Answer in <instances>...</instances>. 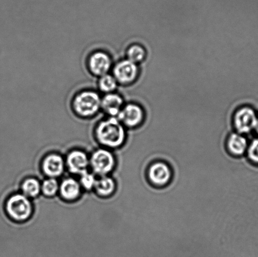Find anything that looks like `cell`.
Instances as JSON below:
<instances>
[{
    "instance_id": "ffe728a7",
    "label": "cell",
    "mask_w": 258,
    "mask_h": 257,
    "mask_svg": "<svg viewBox=\"0 0 258 257\" xmlns=\"http://www.w3.org/2000/svg\"><path fill=\"white\" fill-rule=\"evenodd\" d=\"M246 155L250 162L258 165V138H254L249 143Z\"/></svg>"
},
{
    "instance_id": "e0dca14e",
    "label": "cell",
    "mask_w": 258,
    "mask_h": 257,
    "mask_svg": "<svg viewBox=\"0 0 258 257\" xmlns=\"http://www.w3.org/2000/svg\"><path fill=\"white\" fill-rule=\"evenodd\" d=\"M118 83L113 75L107 74L100 77L98 80V88L101 92L108 94V93H114L117 89Z\"/></svg>"
},
{
    "instance_id": "9c48e42d",
    "label": "cell",
    "mask_w": 258,
    "mask_h": 257,
    "mask_svg": "<svg viewBox=\"0 0 258 257\" xmlns=\"http://www.w3.org/2000/svg\"><path fill=\"white\" fill-rule=\"evenodd\" d=\"M117 118L124 127L135 128L143 122L144 110L138 105L129 103L123 106Z\"/></svg>"
},
{
    "instance_id": "5bb4252c",
    "label": "cell",
    "mask_w": 258,
    "mask_h": 257,
    "mask_svg": "<svg viewBox=\"0 0 258 257\" xmlns=\"http://www.w3.org/2000/svg\"><path fill=\"white\" fill-rule=\"evenodd\" d=\"M60 195L64 200H75L81 193V185L73 178L66 179L59 186Z\"/></svg>"
},
{
    "instance_id": "4fadbf2b",
    "label": "cell",
    "mask_w": 258,
    "mask_h": 257,
    "mask_svg": "<svg viewBox=\"0 0 258 257\" xmlns=\"http://www.w3.org/2000/svg\"><path fill=\"white\" fill-rule=\"evenodd\" d=\"M65 163L61 156L50 154L44 158L42 169L45 175L54 178L62 175L64 170Z\"/></svg>"
},
{
    "instance_id": "6da1fadb",
    "label": "cell",
    "mask_w": 258,
    "mask_h": 257,
    "mask_svg": "<svg viewBox=\"0 0 258 257\" xmlns=\"http://www.w3.org/2000/svg\"><path fill=\"white\" fill-rule=\"evenodd\" d=\"M95 135L101 144L111 148L120 147L126 139L124 126L116 117L101 121L96 127Z\"/></svg>"
},
{
    "instance_id": "8992f818",
    "label": "cell",
    "mask_w": 258,
    "mask_h": 257,
    "mask_svg": "<svg viewBox=\"0 0 258 257\" xmlns=\"http://www.w3.org/2000/svg\"><path fill=\"white\" fill-rule=\"evenodd\" d=\"M90 163L96 175L105 176L114 168L115 160L112 153L109 151L99 149L93 153Z\"/></svg>"
},
{
    "instance_id": "7c38bea8",
    "label": "cell",
    "mask_w": 258,
    "mask_h": 257,
    "mask_svg": "<svg viewBox=\"0 0 258 257\" xmlns=\"http://www.w3.org/2000/svg\"><path fill=\"white\" fill-rule=\"evenodd\" d=\"M89 163L87 155L80 150L72 151L67 158V165L70 172L77 175L87 172Z\"/></svg>"
},
{
    "instance_id": "52a82bcc",
    "label": "cell",
    "mask_w": 258,
    "mask_h": 257,
    "mask_svg": "<svg viewBox=\"0 0 258 257\" xmlns=\"http://www.w3.org/2000/svg\"><path fill=\"white\" fill-rule=\"evenodd\" d=\"M139 75V67L127 59L120 60L113 67V75L118 83L128 85L135 81Z\"/></svg>"
},
{
    "instance_id": "7a4b0ae2",
    "label": "cell",
    "mask_w": 258,
    "mask_h": 257,
    "mask_svg": "<svg viewBox=\"0 0 258 257\" xmlns=\"http://www.w3.org/2000/svg\"><path fill=\"white\" fill-rule=\"evenodd\" d=\"M102 97L93 90H86L78 93L73 100L72 107L76 114L82 118H90L101 110Z\"/></svg>"
},
{
    "instance_id": "7402d4cb",
    "label": "cell",
    "mask_w": 258,
    "mask_h": 257,
    "mask_svg": "<svg viewBox=\"0 0 258 257\" xmlns=\"http://www.w3.org/2000/svg\"><path fill=\"white\" fill-rule=\"evenodd\" d=\"M254 131H255V132H256L257 133V134L258 135V118H257V123H256V127H255Z\"/></svg>"
},
{
    "instance_id": "8fae6325",
    "label": "cell",
    "mask_w": 258,
    "mask_h": 257,
    "mask_svg": "<svg viewBox=\"0 0 258 257\" xmlns=\"http://www.w3.org/2000/svg\"><path fill=\"white\" fill-rule=\"evenodd\" d=\"M123 107L122 98L117 93H108L102 98L101 110L110 117L117 118Z\"/></svg>"
},
{
    "instance_id": "30bf717a",
    "label": "cell",
    "mask_w": 258,
    "mask_h": 257,
    "mask_svg": "<svg viewBox=\"0 0 258 257\" xmlns=\"http://www.w3.org/2000/svg\"><path fill=\"white\" fill-rule=\"evenodd\" d=\"M249 144L248 141L244 135L237 132L232 133L227 138L226 152L231 157H242L246 154Z\"/></svg>"
},
{
    "instance_id": "3957f363",
    "label": "cell",
    "mask_w": 258,
    "mask_h": 257,
    "mask_svg": "<svg viewBox=\"0 0 258 257\" xmlns=\"http://www.w3.org/2000/svg\"><path fill=\"white\" fill-rule=\"evenodd\" d=\"M173 178L171 166L166 161H154L147 168V181L153 188H166L171 183Z\"/></svg>"
},
{
    "instance_id": "2e32d148",
    "label": "cell",
    "mask_w": 258,
    "mask_h": 257,
    "mask_svg": "<svg viewBox=\"0 0 258 257\" xmlns=\"http://www.w3.org/2000/svg\"><path fill=\"white\" fill-rule=\"evenodd\" d=\"M22 190L23 195L28 198H35L41 191V185L36 179L29 178L22 184Z\"/></svg>"
},
{
    "instance_id": "9a60e30c",
    "label": "cell",
    "mask_w": 258,
    "mask_h": 257,
    "mask_svg": "<svg viewBox=\"0 0 258 257\" xmlns=\"http://www.w3.org/2000/svg\"><path fill=\"white\" fill-rule=\"evenodd\" d=\"M115 188V181L112 178L105 176L97 180L94 188L98 195L107 197L114 192Z\"/></svg>"
},
{
    "instance_id": "ba28073f",
    "label": "cell",
    "mask_w": 258,
    "mask_h": 257,
    "mask_svg": "<svg viewBox=\"0 0 258 257\" xmlns=\"http://www.w3.org/2000/svg\"><path fill=\"white\" fill-rule=\"evenodd\" d=\"M112 66V60L109 55L102 51L93 52L88 60L90 71L96 76L101 77L108 74Z\"/></svg>"
},
{
    "instance_id": "5b68a950",
    "label": "cell",
    "mask_w": 258,
    "mask_h": 257,
    "mask_svg": "<svg viewBox=\"0 0 258 257\" xmlns=\"http://www.w3.org/2000/svg\"><path fill=\"white\" fill-rule=\"evenodd\" d=\"M258 117L254 110L251 107L239 108L235 113L233 124L237 133L242 135L253 132L256 127Z\"/></svg>"
},
{
    "instance_id": "277c9868",
    "label": "cell",
    "mask_w": 258,
    "mask_h": 257,
    "mask_svg": "<svg viewBox=\"0 0 258 257\" xmlns=\"http://www.w3.org/2000/svg\"><path fill=\"white\" fill-rule=\"evenodd\" d=\"M6 210L13 220L24 221L31 216L32 205L27 196L23 194H17L11 196L7 201Z\"/></svg>"
},
{
    "instance_id": "44dd1931",
    "label": "cell",
    "mask_w": 258,
    "mask_h": 257,
    "mask_svg": "<svg viewBox=\"0 0 258 257\" xmlns=\"http://www.w3.org/2000/svg\"><path fill=\"white\" fill-rule=\"evenodd\" d=\"M80 179V185L83 188L87 189V190H92L95 188L96 182H97V179L95 176L89 173L85 172L83 173Z\"/></svg>"
},
{
    "instance_id": "ac0fdd59",
    "label": "cell",
    "mask_w": 258,
    "mask_h": 257,
    "mask_svg": "<svg viewBox=\"0 0 258 257\" xmlns=\"http://www.w3.org/2000/svg\"><path fill=\"white\" fill-rule=\"evenodd\" d=\"M146 56V50L139 44L132 45L127 50V59L135 64L143 61Z\"/></svg>"
},
{
    "instance_id": "d6986e66",
    "label": "cell",
    "mask_w": 258,
    "mask_h": 257,
    "mask_svg": "<svg viewBox=\"0 0 258 257\" xmlns=\"http://www.w3.org/2000/svg\"><path fill=\"white\" fill-rule=\"evenodd\" d=\"M59 190V184L55 178H49L45 180L41 185V191L46 196H53Z\"/></svg>"
}]
</instances>
